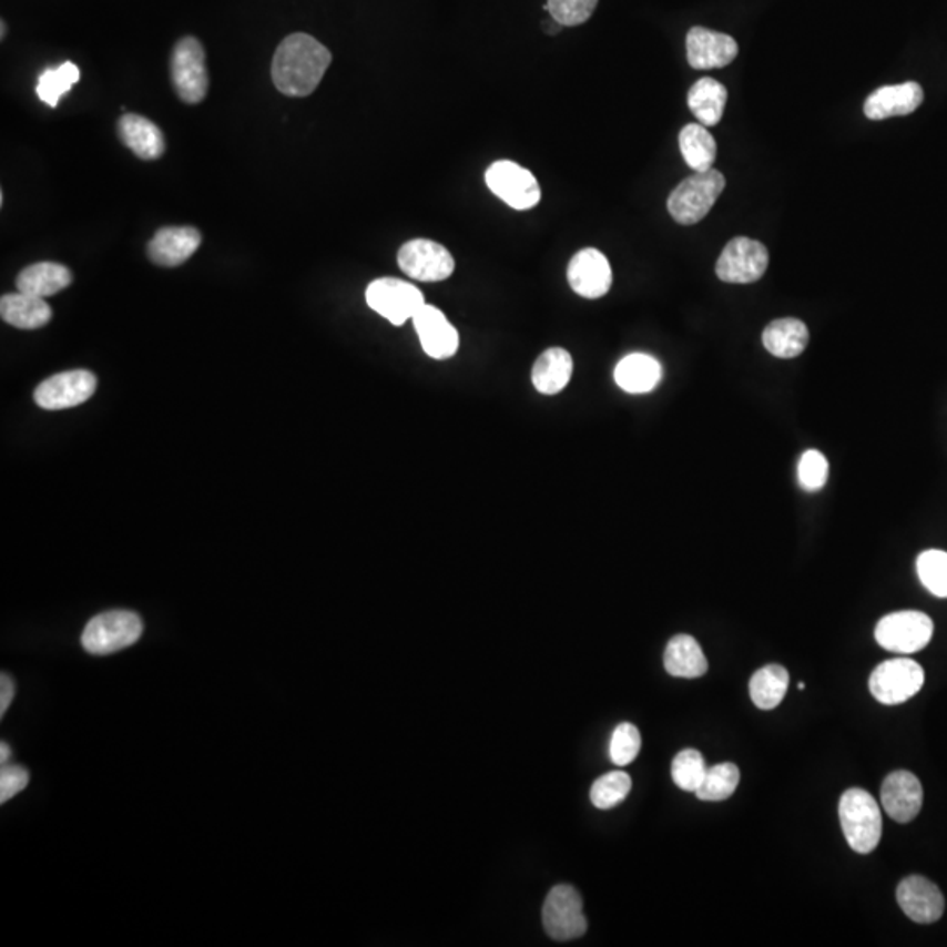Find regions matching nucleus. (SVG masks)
Wrapping results in <instances>:
<instances>
[{
    "label": "nucleus",
    "mask_w": 947,
    "mask_h": 947,
    "mask_svg": "<svg viewBox=\"0 0 947 947\" xmlns=\"http://www.w3.org/2000/svg\"><path fill=\"white\" fill-rule=\"evenodd\" d=\"M632 790V780L623 771L608 772L591 786V804L597 809L608 811L625 801Z\"/></svg>",
    "instance_id": "33"
},
{
    "label": "nucleus",
    "mask_w": 947,
    "mask_h": 947,
    "mask_svg": "<svg viewBox=\"0 0 947 947\" xmlns=\"http://www.w3.org/2000/svg\"><path fill=\"white\" fill-rule=\"evenodd\" d=\"M80 74L77 63L63 62L57 69L42 72L35 92L44 104L57 108L60 96L65 95L74 84L80 83Z\"/></svg>",
    "instance_id": "31"
},
{
    "label": "nucleus",
    "mask_w": 947,
    "mask_h": 947,
    "mask_svg": "<svg viewBox=\"0 0 947 947\" xmlns=\"http://www.w3.org/2000/svg\"><path fill=\"white\" fill-rule=\"evenodd\" d=\"M739 47L734 38L705 27H693L686 35L688 62L693 69L726 68L737 57Z\"/></svg>",
    "instance_id": "16"
},
{
    "label": "nucleus",
    "mask_w": 947,
    "mask_h": 947,
    "mask_svg": "<svg viewBox=\"0 0 947 947\" xmlns=\"http://www.w3.org/2000/svg\"><path fill=\"white\" fill-rule=\"evenodd\" d=\"M330 63V50L318 39L295 32L277 47L271 72L283 95L307 96L318 89Z\"/></svg>",
    "instance_id": "1"
},
{
    "label": "nucleus",
    "mask_w": 947,
    "mask_h": 947,
    "mask_svg": "<svg viewBox=\"0 0 947 947\" xmlns=\"http://www.w3.org/2000/svg\"><path fill=\"white\" fill-rule=\"evenodd\" d=\"M30 774L23 767H4L0 772V804L11 801L29 784Z\"/></svg>",
    "instance_id": "39"
},
{
    "label": "nucleus",
    "mask_w": 947,
    "mask_h": 947,
    "mask_svg": "<svg viewBox=\"0 0 947 947\" xmlns=\"http://www.w3.org/2000/svg\"><path fill=\"white\" fill-rule=\"evenodd\" d=\"M923 587L931 595L947 599V553L940 550L923 551L916 562Z\"/></svg>",
    "instance_id": "34"
},
{
    "label": "nucleus",
    "mask_w": 947,
    "mask_h": 947,
    "mask_svg": "<svg viewBox=\"0 0 947 947\" xmlns=\"http://www.w3.org/2000/svg\"><path fill=\"white\" fill-rule=\"evenodd\" d=\"M798 690H802V692H804V690H805V683H801V684H798Z\"/></svg>",
    "instance_id": "44"
},
{
    "label": "nucleus",
    "mask_w": 947,
    "mask_h": 947,
    "mask_svg": "<svg viewBox=\"0 0 947 947\" xmlns=\"http://www.w3.org/2000/svg\"><path fill=\"white\" fill-rule=\"evenodd\" d=\"M729 92L720 81L713 78H701L688 92V105L693 116L704 126H714L720 123L725 113Z\"/></svg>",
    "instance_id": "28"
},
{
    "label": "nucleus",
    "mask_w": 947,
    "mask_h": 947,
    "mask_svg": "<svg viewBox=\"0 0 947 947\" xmlns=\"http://www.w3.org/2000/svg\"><path fill=\"white\" fill-rule=\"evenodd\" d=\"M574 373V360L563 348H550L537 358L532 369V383L542 395H557L569 385Z\"/></svg>",
    "instance_id": "25"
},
{
    "label": "nucleus",
    "mask_w": 947,
    "mask_h": 947,
    "mask_svg": "<svg viewBox=\"0 0 947 947\" xmlns=\"http://www.w3.org/2000/svg\"><path fill=\"white\" fill-rule=\"evenodd\" d=\"M898 906L907 918L919 925L939 921L944 914V897L937 885L923 876H910L897 888Z\"/></svg>",
    "instance_id": "17"
},
{
    "label": "nucleus",
    "mask_w": 947,
    "mask_h": 947,
    "mask_svg": "<svg viewBox=\"0 0 947 947\" xmlns=\"http://www.w3.org/2000/svg\"><path fill=\"white\" fill-rule=\"evenodd\" d=\"M96 378L90 370H69L44 379L35 388V404L48 411H60L86 403L95 394Z\"/></svg>",
    "instance_id": "13"
},
{
    "label": "nucleus",
    "mask_w": 947,
    "mask_h": 947,
    "mask_svg": "<svg viewBox=\"0 0 947 947\" xmlns=\"http://www.w3.org/2000/svg\"><path fill=\"white\" fill-rule=\"evenodd\" d=\"M202 235L193 227L160 228L147 244V255L153 264L162 267H177L185 264L193 253L197 252Z\"/></svg>",
    "instance_id": "20"
},
{
    "label": "nucleus",
    "mask_w": 947,
    "mask_h": 947,
    "mask_svg": "<svg viewBox=\"0 0 947 947\" xmlns=\"http://www.w3.org/2000/svg\"><path fill=\"white\" fill-rule=\"evenodd\" d=\"M925 684V671L910 659L886 660L876 666L868 688L877 702L885 705L904 704Z\"/></svg>",
    "instance_id": "7"
},
{
    "label": "nucleus",
    "mask_w": 947,
    "mask_h": 947,
    "mask_svg": "<svg viewBox=\"0 0 947 947\" xmlns=\"http://www.w3.org/2000/svg\"><path fill=\"white\" fill-rule=\"evenodd\" d=\"M546 934L554 940L578 939L587 934L588 923L583 913V898L578 889L558 885L548 893L542 907Z\"/></svg>",
    "instance_id": "10"
},
{
    "label": "nucleus",
    "mask_w": 947,
    "mask_h": 947,
    "mask_svg": "<svg viewBox=\"0 0 947 947\" xmlns=\"http://www.w3.org/2000/svg\"><path fill=\"white\" fill-rule=\"evenodd\" d=\"M599 0H548L546 11L562 27L583 26L595 13Z\"/></svg>",
    "instance_id": "37"
},
{
    "label": "nucleus",
    "mask_w": 947,
    "mask_h": 947,
    "mask_svg": "<svg viewBox=\"0 0 947 947\" xmlns=\"http://www.w3.org/2000/svg\"><path fill=\"white\" fill-rule=\"evenodd\" d=\"M544 29H546V32H548V34L554 35V34H558V32H560V30H562L563 27L560 26V23H558L557 20H553V18H550V20L546 21Z\"/></svg>",
    "instance_id": "41"
},
{
    "label": "nucleus",
    "mask_w": 947,
    "mask_h": 947,
    "mask_svg": "<svg viewBox=\"0 0 947 947\" xmlns=\"http://www.w3.org/2000/svg\"><path fill=\"white\" fill-rule=\"evenodd\" d=\"M614 381L627 394H650L662 381V365L651 355L632 353L617 365Z\"/></svg>",
    "instance_id": "22"
},
{
    "label": "nucleus",
    "mask_w": 947,
    "mask_h": 947,
    "mask_svg": "<svg viewBox=\"0 0 947 947\" xmlns=\"http://www.w3.org/2000/svg\"><path fill=\"white\" fill-rule=\"evenodd\" d=\"M838 817L853 852L868 855L876 849L883 835V816L870 793L862 788L847 790L838 802Z\"/></svg>",
    "instance_id": "2"
},
{
    "label": "nucleus",
    "mask_w": 947,
    "mask_h": 947,
    "mask_svg": "<svg viewBox=\"0 0 947 947\" xmlns=\"http://www.w3.org/2000/svg\"><path fill=\"white\" fill-rule=\"evenodd\" d=\"M767 267V247L750 237H735L721 252L716 274L721 282L747 285L758 282Z\"/></svg>",
    "instance_id": "11"
},
{
    "label": "nucleus",
    "mask_w": 947,
    "mask_h": 947,
    "mask_svg": "<svg viewBox=\"0 0 947 947\" xmlns=\"http://www.w3.org/2000/svg\"><path fill=\"white\" fill-rule=\"evenodd\" d=\"M681 155L693 172L713 169L716 160V141L701 123H690L680 134Z\"/></svg>",
    "instance_id": "30"
},
{
    "label": "nucleus",
    "mask_w": 947,
    "mask_h": 947,
    "mask_svg": "<svg viewBox=\"0 0 947 947\" xmlns=\"http://www.w3.org/2000/svg\"><path fill=\"white\" fill-rule=\"evenodd\" d=\"M365 298L370 309L376 310L395 327L415 318L416 313L425 306L424 294L415 285L395 277H381L370 283Z\"/></svg>",
    "instance_id": "9"
},
{
    "label": "nucleus",
    "mask_w": 947,
    "mask_h": 947,
    "mask_svg": "<svg viewBox=\"0 0 947 947\" xmlns=\"http://www.w3.org/2000/svg\"><path fill=\"white\" fill-rule=\"evenodd\" d=\"M663 665L669 674L684 680L702 678L709 669L701 644L686 633H680L669 641L663 654Z\"/></svg>",
    "instance_id": "23"
},
{
    "label": "nucleus",
    "mask_w": 947,
    "mask_h": 947,
    "mask_svg": "<svg viewBox=\"0 0 947 947\" xmlns=\"http://www.w3.org/2000/svg\"><path fill=\"white\" fill-rule=\"evenodd\" d=\"M118 134L132 153L143 160H156L164 155V134L159 126L139 114H123L118 122Z\"/></svg>",
    "instance_id": "21"
},
{
    "label": "nucleus",
    "mask_w": 947,
    "mask_h": 947,
    "mask_svg": "<svg viewBox=\"0 0 947 947\" xmlns=\"http://www.w3.org/2000/svg\"><path fill=\"white\" fill-rule=\"evenodd\" d=\"M763 346L777 358L798 357L809 344L807 325L796 318H780L768 323L763 330Z\"/></svg>",
    "instance_id": "24"
},
{
    "label": "nucleus",
    "mask_w": 947,
    "mask_h": 947,
    "mask_svg": "<svg viewBox=\"0 0 947 947\" xmlns=\"http://www.w3.org/2000/svg\"><path fill=\"white\" fill-rule=\"evenodd\" d=\"M567 279L570 288L574 289L579 297L595 298L608 295L612 286V271L604 253L595 247H584L572 256L567 268Z\"/></svg>",
    "instance_id": "14"
},
{
    "label": "nucleus",
    "mask_w": 947,
    "mask_h": 947,
    "mask_svg": "<svg viewBox=\"0 0 947 947\" xmlns=\"http://www.w3.org/2000/svg\"><path fill=\"white\" fill-rule=\"evenodd\" d=\"M874 633L877 644L892 653H918L931 641L934 621L925 612H892L888 617L880 618Z\"/></svg>",
    "instance_id": "6"
},
{
    "label": "nucleus",
    "mask_w": 947,
    "mask_h": 947,
    "mask_svg": "<svg viewBox=\"0 0 947 947\" xmlns=\"http://www.w3.org/2000/svg\"><path fill=\"white\" fill-rule=\"evenodd\" d=\"M488 189L493 195L516 211H529L541 201V186L529 169L511 160H497L485 174Z\"/></svg>",
    "instance_id": "8"
},
{
    "label": "nucleus",
    "mask_w": 947,
    "mask_h": 947,
    "mask_svg": "<svg viewBox=\"0 0 947 947\" xmlns=\"http://www.w3.org/2000/svg\"><path fill=\"white\" fill-rule=\"evenodd\" d=\"M0 751H2V758H0V762H8L9 756H11V750H9V746L8 744H6V742H2V744H0Z\"/></svg>",
    "instance_id": "42"
},
{
    "label": "nucleus",
    "mask_w": 947,
    "mask_h": 947,
    "mask_svg": "<svg viewBox=\"0 0 947 947\" xmlns=\"http://www.w3.org/2000/svg\"><path fill=\"white\" fill-rule=\"evenodd\" d=\"M14 692H17V686H14L13 678L4 672L0 675V716H4L9 705L13 702Z\"/></svg>",
    "instance_id": "40"
},
{
    "label": "nucleus",
    "mask_w": 947,
    "mask_h": 947,
    "mask_svg": "<svg viewBox=\"0 0 947 947\" xmlns=\"http://www.w3.org/2000/svg\"><path fill=\"white\" fill-rule=\"evenodd\" d=\"M725 185V176L716 169L693 172L692 176L672 190L666 210L681 225H695L713 210Z\"/></svg>",
    "instance_id": "3"
},
{
    "label": "nucleus",
    "mask_w": 947,
    "mask_h": 947,
    "mask_svg": "<svg viewBox=\"0 0 947 947\" xmlns=\"http://www.w3.org/2000/svg\"><path fill=\"white\" fill-rule=\"evenodd\" d=\"M143 620L132 611H108L96 614L81 633V644L96 656L131 648L143 635Z\"/></svg>",
    "instance_id": "4"
},
{
    "label": "nucleus",
    "mask_w": 947,
    "mask_h": 947,
    "mask_svg": "<svg viewBox=\"0 0 947 947\" xmlns=\"http://www.w3.org/2000/svg\"><path fill=\"white\" fill-rule=\"evenodd\" d=\"M72 283V273L65 265L55 262H39L23 268L17 279L18 292L34 297L47 298L68 288Z\"/></svg>",
    "instance_id": "26"
},
{
    "label": "nucleus",
    "mask_w": 947,
    "mask_h": 947,
    "mask_svg": "<svg viewBox=\"0 0 947 947\" xmlns=\"http://www.w3.org/2000/svg\"><path fill=\"white\" fill-rule=\"evenodd\" d=\"M2 319L21 330H35L48 325L51 319V307L44 298L34 295L9 294L0 301Z\"/></svg>",
    "instance_id": "27"
},
{
    "label": "nucleus",
    "mask_w": 947,
    "mask_h": 947,
    "mask_svg": "<svg viewBox=\"0 0 947 947\" xmlns=\"http://www.w3.org/2000/svg\"><path fill=\"white\" fill-rule=\"evenodd\" d=\"M828 460L817 449H807L798 461V482L805 491H819L828 481Z\"/></svg>",
    "instance_id": "38"
},
{
    "label": "nucleus",
    "mask_w": 947,
    "mask_h": 947,
    "mask_svg": "<svg viewBox=\"0 0 947 947\" xmlns=\"http://www.w3.org/2000/svg\"><path fill=\"white\" fill-rule=\"evenodd\" d=\"M705 772L704 756L696 750L681 751L672 762V780L684 792L695 793L704 781Z\"/></svg>",
    "instance_id": "35"
},
{
    "label": "nucleus",
    "mask_w": 947,
    "mask_h": 947,
    "mask_svg": "<svg viewBox=\"0 0 947 947\" xmlns=\"http://www.w3.org/2000/svg\"><path fill=\"white\" fill-rule=\"evenodd\" d=\"M4 35H6V23H4V21H2V39H4Z\"/></svg>",
    "instance_id": "43"
},
{
    "label": "nucleus",
    "mask_w": 947,
    "mask_h": 947,
    "mask_svg": "<svg viewBox=\"0 0 947 947\" xmlns=\"http://www.w3.org/2000/svg\"><path fill=\"white\" fill-rule=\"evenodd\" d=\"M416 334H418L421 348L428 357L434 360H446L454 357L460 346V336L457 328L449 323L442 310L436 306L425 304L413 318Z\"/></svg>",
    "instance_id": "15"
},
{
    "label": "nucleus",
    "mask_w": 947,
    "mask_h": 947,
    "mask_svg": "<svg viewBox=\"0 0 947 947\" xmlns=\"http://www.w3.org/2000/svg\"><path fill=\"white\" fill-rule=\"evenodd\" d=\"M790 675L783 665L772 663L753 674L750 681L751 701L762 711L776 709L788 692Z\"/></svg>",
    "instance_id": "29"
},
{
    "label": "nucleus",
    "mask_w": 947,
    "mask_h": 947,
    "mask_svg": "<svg viewBox=\"0 0 947 947\" xmlns=\"http://www.w3.org/2000/svg\"><path fill=\"white\" fill-rule=\"evenodd\" d=\"M398 267L416 282L437 283L448 279L455 271L451 253L442 244L413 240L398 250Z\"/></svg>",
    "instance_id": "12"
},
{
    "label": "nucleus",
    "mask_w": 947,
    "mask_h": 947,
    "mask_svg": "<svg viewBox=\"0 0 947 947\" xmlns=\"http://www.w3.org/2000/svg\"><path fill=\"white\" fill-rule=\"evenodd\" d=\"M925 93L914 81L880 86L865 101L864 113L868 120L879 122L886 118L907 116L921 105Z\"/></svg>",
    "instance_id": "19"
},
{
    "label": "nucleus",
    "mask_w": 947,
    "mask_h": 947,
    "mask_svg": "<svg viewBox=\"0 0 947 947\" xmlns=\"http://www.w3.org/2000/svg\"><path fill=\"white\" fill-rule=\"evenodd\" d=\"M883 809L897 823H910L923 805V786L913 772H892L880 786Z\"/></svg>",
    "instance_id": "18"
},
{
    "label": "nucleus",
    "mask_w": 947,
    "mask_h": 947,
    "mask_svg": "<svg viewBox=\"0 0 947 947\" xmlns=\"http://www.w3.org/2000/svg\"><path fill=\"white\" fill-rule=\"evenodd\" d=\"M172 84L181 101L186 104H198L207 95L210 78H207L206 53L198 39H181L172 51L171 59Z\"/></svg>",
    "instance_id": "5"
},
{
    "label": "nucleus",
    "mask_w": 947,
    "mask_h": 947,
    "mask_svg": "<svg viewBox=\"0 0 947 947\" xmlns=\"http://www.w3.org/2000/svg\"><path fill=\"white\" fill-rule=\"evenodd\" d=\"M741 781V772L734 763H720L707 768L704 781L696 790L695 795L704 802L726 801L734 795Z\"/></svg>",
    "instance_id": "32"
},
{
    "label": "nucleus",
    "mask_w": 947,
    "mask_h": 947,
    "mask_svg": "<svg viewBox=\"0 0 947 947\" xmlns=\"http://www.w3.org/2000/svg\"><path fill=\"white\" fill-rule=\"evenodd\" d=\"M641 746L642 739L638 726L632 725V723H621L612 732L609 755H611L614 765L625 767V765H630L633 760L638 758Z\"/></svg>",
    "instance_id": "36"
}]
</instances>
